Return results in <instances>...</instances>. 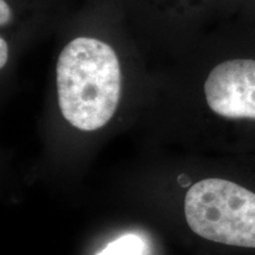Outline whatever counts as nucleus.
<instances>
[{
    "instance_id": "obj_1",
    "label": "nucleus",
    "mask_w": 255,
    "mask_h": 255,
    "mask_svg": "<svg viewBox=\"0 0 255 255\" xmlns=\"http://www.w3.org/2000/svg\"><path fill=\"white\" fill-rule=\"evenodd\" d=\"M56 71L59 109L71 126L94 131L113 119L122 83L113 47L95 38H76L60 52Z\"/></svg>"
},
{
    "instance_id": "obj_5",
    "label": "nucleus",
    "mask_w": 255,
    "mask_h": 255,
    "mask_svg": "<svg viewBox=\"0 0 255 255\" xmlns=\"http://www.w3.org/2000/svg\"><path fill=\"white\" fill-rule=\"evenodd\" d=\"M0 50H1V53H0V68H4L6 62H7V57H8L7 43H6L4 38L0 39Z\"/></svg>"
},
{
    "instance_id": "obj_2",
    "label": "nucleus",
    "mask_w": 255,
    "mask_h": 255,
    "mask_svg": "<svg viewBox=\"0 0 255 255\" xmlns=\"http://www.w3.org/2000/svg\"><path fill=\"white\" fill-rule=\"evenodd\" d=\"M205 97L216 116L255 121V59H231L216 65L205 82Z\"/></svg>"
},
{
    "instance_id": "obj_4",
    "label": "nucleus",
    "mask_w": 255,
    "mask_h": 255,
    "mask_svg": "<svg viewBox=\"0 0 255 255\" xmlns=\"http://www.w3.org/2000/svg\"><path fill=\"white\" fill-rule=\"evenodd\" d=\"M12 19V11L5 0H0V24L1 26L7 25Z\"/></svg>"
},
{
    "instance_id": "obj_3",
    "label": "nucleus",
    "mask_w": 255,
    "mask_h": 255,
    "mask_svg": "<svg viewBox=\"0 0 255 255\" xmlns=\"http://www.w3.org/2000/svg\"><path fill=\"white\" fill-rule=\"evenodd\" d=\"M146 252L145 242L135 234L123 235L110 242L97 255H144Z\"/></svg>"
}]
</instances>
